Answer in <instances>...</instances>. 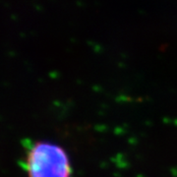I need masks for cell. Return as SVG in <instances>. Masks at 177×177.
<instances>
[{
    "label": "cell",
    "mask_w": 177,
    "mask_h": 177,
    "mask_svg": "<svg viewBox=\"0 0 177 177\" xmlns=\"http://www.w3.org/2000/svg\"><path fill=\"white\" fill-rule=\"evenodd\" d=\"M28 177H70V159L63 148L50 142H35L25 158Z\"/></svg>",
    "instance_id": "6da1fadb"
}]
</instances>
